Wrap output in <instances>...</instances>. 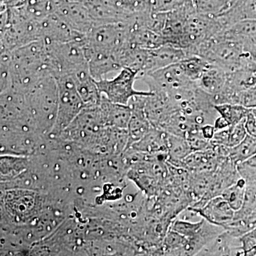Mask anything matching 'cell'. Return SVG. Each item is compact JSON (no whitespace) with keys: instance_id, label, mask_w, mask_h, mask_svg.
<instances>
[{"instance_id":"9a60e30c","label":"cell","mask_w":256,"mask_h":256,"mask_svg":"<svg viewBox=\"0 0 256 256\" xmlns=\"http://www.w3.org/2000/svg\"><path fill=\"white\" fill-rule=\"evenodd\" d=\"M197 256H244L240 237L236 236L228 230H224Z\"/></svg>"},{"instance_id":"603a6c76","label":"cell","mask_w":256,"mask_h":256,"mask_svg":"<svg viewBox=\"0 0 256 256\" xmlns=\"http://www.w3.org/2000/svg\"><path fill=\"white\" fill-rule=\"evenodd\" d=\"M256 156V138L248 134L238 146L230 148L229 158L237 165Z\"/></svg>"},{"instance_id":"d4e9b609","label":"cell","mask_w":256,"mask_h":256,"mask_svg":"<svg viewBox=\"0 0 256 256\" xmlns=\"http://www.w3.org/2000/svg\"><path fill=\"white\" fill-rule=\"evenodd\" d=\"M246 183L242 178L236 182L226 188L222 196L235 212L240 210L244 204Z\"/></svg>"},{"instance_id":"44dd1931","label":"cell","mask_w":256,"mask_h":256,"mask_svg":"<svg viewBox=\"0 0 256 256\" xmlns=\"http://www.w3.org/2000/svg\"><path fill=\"white\" fill-rule=\"evenodd\" d=\"M188 242L186 237L170 228L162 244V255L184 256L185 248Z\"/></svg>"},{"instance_id":"5b68a950","label":"cell","mask_w":256,"mask_h":256,"mask_svg":"<svg viewBox=\"0 0 256 256\" xmlns=\"http://www.w3.org/2000/svg\"><path fill=\"white\" fill-rule=\"evenodd\" d=\"M138 73L132 68H122L114 78L96 80L101 95L105 96L114 104L129 105L130 100L136 96L150 95L151 92H139L134 88Z\"/></svg>"},{"instance_id":"d6a6232c","label":"cell","mask_w":256,"mask_h":256,"mask_svg":"<svg viewBox=\"0 0 256 256\" xmlns=\"http://www.w3.org/2000/svg\"><path fill=\"white\" fill-rule=\"evenodd\" d=\"M214 126L216 130L217 131L220 130L225 129V128L229 127V124L223 117L218 116V117L216 119Z\"/></svg>"},{"instance_id":"f546056e","label":"cell","mask_w":256,"mask_h":256,"mask_svg":"<svg viewBox=\"0 0 256 256\" xmlns=\"http://www.w3.org/2000/svg\"><path fill=\"white\" fill-rule=\"evenodd\" d=\"M244 256H256V227L240 237Z\"/></svg>"},{"instance_id":"7a4b0ae2","label":"cell","mask_w":256,"mask_h":256,"mask_svg":"<svg viewBox=\"0 0 256 256\" xmlns=\"http://www.w3.org/2000/svg\"><path fill=\"white\" fill-rule=\"evenodd\" d=\"M28 107L37 128L48 136L53 130L58 114V88L52 74L42 78L26 94Z\"/></svg>"},{"instance_id":"8992f818","label":"cell","mask_w":256,"mask_h":256,"mask_svg":"<svg viewBox=\"0 0 256 256\" xmlns=\"http://www.w3.org/2000/svg\"><path fill=\"white\" fill-rule=\"evenodd\" d=\"M95 25L132 22L136 13L124 0H84Z\"/></svg>"},{"instance_id":"6da1fadb","label":"cell","mask_w":256,"mask_h":256,"mask_svg":"<svg viewBox=\"0 0 256 256\" xmlns=\"http://www.w3.org/2000/svg\"><path fill=\"white\" fill-rule=\"evenodd\" d=\"M12 87L26 94L42 78L52 74L48 48L43 40L32 42L11 52Z\"/></svg>"},{"instance_id":"30bf717a","label":"cell","mask_w":256,"mask_h":256,"mask_svg":"<svg viewBox=\"0 0 256 256\" xmlns=\"http://www.w3.org/2000/svg\"><path fill=\"white\" fill-rule=\"evenodd\" d=\"M56 13L64 18L74 30L85 36L95 26L94 20L82 2L62 0Z\"/></svg>"},{"instance_id":"9c48e42d","label":"cell","mask_w":256,"mask_h":256,"mask_svg":"<svg viewBox=\"0 0 256 256\" xmlns=\"http://www.w3.org/2000/svg\"><path fill=\"white\" fill-rule=\"evenodd\" d=\"M41 38L45 43H66L85 38V35L75 31L56 13L40 22Z\"/></svg>"},{"instance_id":"ffe728a7","label":"cell","mask_w":256,"mask_h":256,"mask_svg":"<svg viewBox=\"0 0 256 256\" xmlns=\"http://www.w3.org/2000/svg\"><path fill=\"white\" fill-rule=\"evenodd\" d=\"M168 162L173 166L181 168L183 160L192 152L186 138L170 134L168 136Z\"/></svg>"},{"instance_id":"484cf974","label":"cell","mask_w":256,"mask_h":256,"mask_svg":"<svg viewBox=\"0 0 256 256\" xmlns=\"http://www.w3.org/2000/svg\"><path fill=\"white\" fill-rule=\"evenodd\" d=\"M204 218H200L198 222L181 220L176 217L170 226V229L178 232L186 238H192L198 233L203 224Z\"/></svg>"},{"instance_id":"3957f363","label":"cell","mask_w":256,"mask_h":256,"mask_svg":"<svg viewBox=\"0 0 256 256\" xmlns=\"http://www.w3.org/2000/svg\"><path fill=\"white\" fill-rule=\"evenodd\" d=\"M198 56L208 63L230 72L238 68L249 56L239 42L218 36L202 42L194 48L190 56Z\"/></svg>"},{"instance_id":"7402d4cb","label":"cell","mask_w":256,"mask_h":256,"mask_svg":"<svg viewBox=\"0 0 256 256\" xmlns=\"http://www.w3.org/2000/svg\"><path fill=\"white\" fill-rule=\"evenodd\" d=\"M184 74L192 82H197L206 70L208 62L198 56H188L178 62Z\"/></svg>"},{"instance_id":"8fae6325","label":"cell","mask_w":256,"mask_h":256,"mask_svg":"<svg viewBox=\"0 0 256 256\" xmlns=\"http://www.w3.org/2000/svg\"><path fill=\"white\" fill-rule=\"evenodd\" d=\"M188 56L186 50L170 44H164L154 50H148L144 69L138 75V80L144 74L178 64Z\"/></svg>"},{"instance_id":"52a82bcc","label":"cell","mask_w":256,"mask_h":256,"mask_svg":"<svg viewBox=\"0 0 256 256\" xmlns=\"http://www.w3.org/2000/svg\"><path fill=\"white\" fill-rule=\"evenodd\" d=\"M139 79L146 82L150 92L158 90L166 94L181 88L197 85L185 76L178 63L144 74Z\"/></svg>"},{"instance_id":"5bb4252c","label":"cell","mask_w":256,"mask_h":256,"mask_svg":"<svg viewBox=\"0 0 256 256\" xmlns=\"http://www.w3.org/2000/svg\"><path fill=\"white\" fill-rule=\"evenodd\" d=\"M220 36L239 42L244 52L252 56L256 54V20H244L224 30Z\"/></svg>"},{"instance_id":"ac0fdd59","label":"cell","mask_w":256,"mask_h":256,"mask_svg":"<svg viewBox=\"0 0 256 256\" xmlns=\"http://www.w3.org/2000/svg\"><path fill=\"white\" fill-rule=\"evenodd\" d=\"M168 136L169 133L159 128L152 127L144 137L134 142L129 148L150 154H168Z\"/></svg>"},{"instance_id":"83f0119b","label":"cell","mask_w":256,"mask_h":256,"mask_svg":"<svg viewBox=\"0 0 256 256\" xmlns=\"http://www.w3.org/2000/svg\"><path fill=\"white\" fill-rule=\"evenodd\" d=\"M246 119L234 126H229L228 146L230 148L238 146L248 134L245 126Z\"/></svg>"},{"instance_id":"cb8c5ba5","label":"cell","mask_w":256,"mask_h":256,"mask_svg":"<svg viewBox=\"0 0 256 256\" xmlns=\"http://www.w3.org/2000/svg\"><path fill=\"white\" fill-rule=\"evenodd\" d=\"M216 110L228 122L229 126L238 124L246 118L250 109L238 104H224L215 106Z\"/></svg>"},{"instance_id":"4316f807","label":"cell","mask_w":256,"mask_h":256,"mask_svg":"<svg viewBox=\"0 0 256 256\" xmlns=\"http://www.w3.org/2000/svg\"><path fill=\"white\" fill-rule=\"evenodd\" d=\"M237 170L246 186H256V156L237 164Z\"/></svg>"},{"instance_id":"277c9868","label":"cell","mask_w":256,"mask_h":256,"mask_svg":"<svg viewBox=\"0 0 256 256\" xmlns=\"http://www.w3.org/2000/svg\"><path fill=\"white\" fill-rule=\"evenodd\" d=\"M56 79L58 88V114L53 130L48 134L50 138L60 136L86 108L85 104L70 77L62 76Z\"/></svg>"},{"instance_id":"f1b7e54d","label":"cell","mask_w":256,"mask_h":256,"mask_svg":"<svg viewBox=\"0 0 256 256\" xmlns=\"http://www.w3.org/2000/svg\"><path fill=\"white\" fill-rule=\"evenodd\" d=\"M234 104H238L249 109L256 108V85L237 94Z\"/></svg>"},{"instance_id":"4fadbf2b","label":"cell","mask_w":256,"mask_h":256,"mask_svg":"<svg viewBox=\"0 0 256 256\" xmlns=\"http://www.w3.org/2000/svg\"><path fill=\"white\" fill-rule=\"evenodd\" d=\"M202 218L210 223L220 226L225 229L235 216V210L222 196H216L207 202L202 208L188 206Z\"/></svg>"},{"instance_id":"1f68e13d","label":"cell","mask_w":256,"mask_h":256,"mask_svg":"<svg viewBox=\"0 0 256 256\" xmlns=\"http://www.w3.org/2000/svg\"><path fill=\"white\" fill-rule=\"evenodd\" d=\"M216 129L214 124H207L202 126L201 128V132L203 137L205 139L210 140L213 138L216 132Z\"/></svg>"},{"instance_id":"7c38bea8","label":"cell","mask_w":256,"mask_h":256,"mask_svg":"<svg viewBox=\"0 0 256 256\" xmlns=\"http://www.w3.org/2000/svg\"><path fill=\"white\" fill-rule=\"evenodd\" d=\"M144 96H136L130 100L129 105L130 106L132 112L128 127L129 143L126 149L134 142L140 140L153 127L146 117L144 110Z\"/></svg>"},{"instance_id":"d6986e66","label":"cell","mask_w":256,"mask_h":256,"mask_svg":"<svg viewBox=\"0 0 256 256\" xmlns=\"http://www.w3.org/2000/svg\"><path fill=\"white\" fill-rule=\"evenodd\" d=\"M227 73L225 69L210 63L196 82L197 86L210 95H218L226 82Z\"/></svg>"},{"instance_id":"4dcf8cb0","label":"cell","mask_w":256,"mask_h":256,"mask_svg":"<svg viewBox=\"0 0 256 256\" xmlns=\"http://www.w3.org/2000/svg\"><path fill=\"white\" fill-rule=\"evenodd\" d=\"M245 126L248 134L256 138V108L249 110L246 118Z\"/></svg>"},{"instance_id":"ba28073f","label":"cell","mask_w":256,"mask_h":256,"mask_svg":"<svg viewBox=\"0 0 256 256\" xmlns=\"http://www.w3.org/2000/svg\"><path fill=\"white\" fill-rule=\"evenodd\" d=\"M4 202L8 214L18 223L32 220L38 206L36 194L26 188L10 190L5 195Z\"/></svg>"},{"instance_id":"e0dca14e","label":"cell","mask_w":256,"mask_h":256,"mask_svg":"<svg viewBox=\"0 0 256 256\" xmlns=\"http://www.w3.org/2000/svg\"><path fill=\"white\" fill-rule=\"evenodd\" d=\"M99 106L106 126L128 129L132 112L130 106L114 104L102 95Z\"/></svg>"},{"instance_id":"2e32d148","label":"cell","mask_w":256,"mask_h":256,"mask_svg":"<svg viewBox=\"0 0 256 256\" xmlns=\"http://www.w3.org/2000/svg\"><path fill=\"white\" fill-rule=\"evenodd\" d=\"M216 18L224 30L244 20H256V0H234Z\"/></svg>"}]
</instances>
